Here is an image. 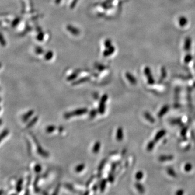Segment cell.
<instances>
[{
	"label": "cell",
	"instance_id": "obj_1",
	"mask_svg": "<svg viewBox=\"0 0 195 195\" xmlns=\"http://www.w3.org/2000/svg\"><path fill=\"white\" fill-rule=\"evenodd\" d=\"M87 112H88V109L86 108L77 109L73 111L65 113L64 114V117L66 119H68L72 118V117L82 116V115H84L85 114L87 113Z\"/></svg>",
	"mask_w": 195,
	"mask_h": 195
},
{
	"label": "cell",
	"instance_id": "obj_2",
	"mask_svg": "<svg viewBox=\"0 0 195 195\" xmlns=\"http://www.w3.org/2000/svg\"><path fill=\"white\" fill-rule=\"evenodd\" d=\"M108 99V96L105 94L101 96V99L99 102L98 107V112L100 114H104L106 110V103Z\"/></svg>",
	"mask_w": 195,
	"mask_h": 195
},
{
	"label": "cell",
	"instance_id": "obj_3",
	"mask_svg": "<svg viewBox=\"0 0 195 195\" xmlns=\"http://www.w3.org/2000/svg\"><path fill=\"white\" fill-rule=\"evenodd\" d=\"M35 142H36L37 145V152H38V153L43 157H45V158L48 157L49 156L48 153L42 148V147L40 145L39 143H38L37 140H36V139H35Z\"/></svg>",
	"mask_w": 195,
	"mask_h": 195
},
{
	"label": "cell",
	"instance_id": "obj_4",
	"mask_svg": "<svg viewBox=\"0 0 195 195\" xmlns=\"http://www.w3.org/2000/svg\"><path fill=\"white\" fill-rule=\"evenodd\" d=\"M124 138L123 129L122 127H119L116 132V139L118 141H121Z\"/></svg>",
	"mask_w": 195,
	"mask_h": 195
},
{
	"label": "cell",
	"instance_id": "obj_5",
	"mask_svg": "<svg viewBox=\"0 0 195 195\" xmlns=\"http://www.w3.org/2000/svg\"><path fill=\"white\" fill-rule=\"evenodd\" d=\"M166 134L165 130H162L159 131H158L155 137H154V141L155 142H157L159 141L162 138H163L164 136H165Z\"/></svg>",
	"mask_w": 195,
	"mask_h": 195
},
{
	"label": "cell",
	"instance_id": "obj_6",
	"mask_svg": "<svg viewBox=\"0 0 195 195\" xmlns=\"http://www.w3.org/2000/svg\"><path fill=\"white\" fill-rule=\"evenodd\" d=\"M169 110V107L168 105H166L163 106L162 108L161 109V110L159 111V113H158V117L159 118L163 117L164 115H165L168 112Z\"/></svg>",
	"mask_w": 195,
	"mask_h": 195
},
{
	"label": "cell",
	"instance_id": "obj_7",
	"mask_svg": "<svg viewBox=\"0 0 195 195\" xmlns=\"http://www.w3.org/2000/svg\"><path fill=\"white\" fill-rule=\"evenodd\" d=\"M145 74L147 76V78H148V82L149 84H153L154 82H155V81L153 79V77L151 75V74L150 71V69L148 68H146L145 69Z\"/></svg>",
	"mask_w": 195,
	"mask_h": 195
},
{
	"label": "cell",
	"instance_id": "obj_8",
	"mask_svg": "<svg viewBox=\"0 0 195 195\" xmlns=\"http://www.w3.org/2000/svg\"><path fill=\"white\" fill-rule=\"evenodd\" d=\"M101 148V143L100 141H96L94 144L93 148H92V152L94 154L99 153V151L100 150Z\"/></svg>",
	"mask_w": 195,
	"mask_h": 195
},
{
	"label": "cell",
	"instance_id": "obj_9",
	"mask_svg": "<svg viewBox=\"0 0 195 195\" xmlns=\"http://www.w3.org/2000/svg\"><path fill=\"white\" fill-rule=\"evenodd\" d=\"M107 183V180L106 179H103L100 182V185H99V189L101 193H104L105 190L106 189V185Z\"/></svg>",
	"mask_w": 195,
	"mask_h": 195
},
{
	"label": "cell",
	"instance_id": "obj_10",
	"mask_svg": "<svg viewBox=\"0 0 195 195\" xmlns=\"http://www.w3.org/2000/svg\"><path fill=\"white\" fill-rule=\"evenodd\" d=\"M173 159V156L172 155H163L159 157V161L163 162L172 161Z\"/></svg>",
	"mask_w": 195,
	"mask_h": 195
},
{
	"label": "cell",
	"instance_id": "obj_11",
	"mask_svg": "<svg viewBox=\"0 0 195 195\" xmlns=\"http://www.w3.org/2000/svg\"><path fill=\"white\" fill-rule=\"evenodd\" d=\"M144 116L145 118L148 120L151 123H154L155 122V119L153 118V117L148 112H145L144 114Z\"/></svg>",
	"mask_w": 195,
	"mask_h": 195
},
{
	"label": "cell",
	"instance_id": "obj_12",
	"mask_svg": "<svg viewBox=\"0 0 195 195\" xmlns=\"http://www.w3.org/2000/svg\"><path fill=\"white\" fill-rule=\"evenodd\" d=\"M135 187H136L137 190L138 191L139 193H145V188L144 187L143 185H142L141 183H136L135 184Z\"/></svg>",
	"mask_w": 195,
	"mask_h": 195
},
{
	"label": "cell",
	"instance_id": "obj_13",
	"mask_svg": "<svg viewBox=\"0 0 195 195\" xmlns=\"http://www.w3.org/2000/svg\"><path fill=\"white\" fill-rule=\"evenodd\" d=\"M155 145V141H149L148 143V145H147V146H146V150L148 151H151L154 148Z\"/></svg>",
	"mask_w": 195,
	"mask_h": 195
},
{
	"label": "cell",
	"instance_id": "obj_14",
	"mask_svg": "<svg viewBox=\"0 0 195 195\" xmlns=\"http://www.w3.org/2000/svg\"><path fill=\"white\" fill-rule=\"evenodd\" d=\"M85 168V164H79L78 165H77L75 168V172L77 173L80 172L84 170V169Z\"/></svg>",
	"mask_w": 195,
	"mask_h": 195
},
{
	"label": "cell",
	"instance_id": "obj_15",
	"mask_svg": "<svg viewBox=\"0 0 195 195\" xmlns=\"http://www.w3.org/2000/svg\"><path fill=\"white\" fill-rule=\"evenodd\" d=\"M56 126L54 125H49L46 128V132L48 134H51L56 130Z\"/></svg>",
	"mask_w": 195,
	"mask_h": 195
},
{
	"label": "cell",
	"instance_id": "obj_16",
	"mask_svg": "<svg viewBox=\"0 0 195 195\" xmlns=\"http://www.w3.org/2000/svg\"><path fill=\"white\" fill-rule=\"evenodd\" d=\"M98 112V110H96V109H93L90 111L89 113V117L91 119H93L96 117L97 114Z\"/></svg>",
	"mask_w": 195,
	"mask_h": 195
},
{
	"label": "cell",
	"instance_id": "obj_17",
	"mask_svg": "<svg viewBox=\"0 0 195 195\" xmlns=\"http://www.w3.org/2000/svg\"><path fill=\"white\" fill-rule=\"evenodd\" d=\"M106 163V159H103V161H101L100 164H99V168H98V172L99 173L100 172L101 173V171L103 170L104 169V166L105 165Z\"/></svg>",
	"mask_w": 195,
	"mask_h": 195
},
{
	"label": "cell",
	"instance_id": "obj_18",
	"mask_svg": "<svg viewBox=\"0 0 195 195\" xmlns=\"http://www.w3.org/2000/svg\"><path fill=\"white\" fill-rule=\"evenodd\" d=\"M144 173L141 171H139L136 173L135 177L137 180H141L142 178H143Z\"/></svg>",
	"mask_w": 195,
	"mask_h": 195
},
{
	"label": "cell",
	"instance_id": "obj_19",
	"mask_svg": "<svg viewBox=\"0 0 195 195\" xmlns=\"http://www.w3.org/2000/svg\"><path fill=\"white\" fill-rule=\"evenodd\" d=\"M167 172L169 175L171 176V177H175L177 176V174L176 173L175 171L172 169V168H169L167 170Z\"/></svg>",
	"mask_w": 195,
	"mask_h": 195
},
{
	"label": "cell",
	"instance_id": "obj_20",
	"mask_svg": "<svg viewBox=\"0 0 195 195\" xmlns=\"http://www.w3.org/2000/svg\"><path fill=\"white\" fill-rule=\"evenodd\" d=\"M127 78L128 80L132 84H136L137 82L136 79L133 76H132L130 74H127Z\"/></svg>",
	"mask_w": 195,
	"mask_h": 195
},
{
	"label": "cell",
	"instance_id": "obj_21",
	"mask_svg": "<svg viewBox=\"0 0 195 195\" xmlns=\"http://www.w3.org/2000/svg\"><path fill=\"white\" fill-rule=\"evenodd\" d=\"M192 168H193V165L191 163H186L184 166V170L186 172H189L192 170Z\"/></svg>",
	"mask_w": 195,
	"mask_h": 195
},
{
	"label": "cell",
	"instance_id": "obj_22",
	"mask_svg": "<svg viewBox=\"0 0 195 195\" xmlns=\"http://www.w3.org/2000/svg\"><path fill=\"white\" fill-rule=\"evenodd\" d=\"M33 113H34V111H33V110L30 111L28 112L26 114L25 116H23V120H27V119L30 118V117L32 116Z\"/></svg>",
	"mask_w": 195,
	"mask_h": 195
},
{
	"label": "cell",
	"instance_id": "obj_23",
	"mask_svg": "<svg viewBox=\"0 0 195 195\" xmlns=\"http://www.w3.org/2000/svg\"><path fill=\"white\" fill-rule=\"evenodd\" d=\"M38 117L36 116L35 117H34V118L32 120V121L30 122V123L28 124V127H30L31 126H32L33 125H34L37 122V120H38Z\"/></svg>",
	"mask_w": 195,
	"mask_h": 195
},
{
	"label": "cell",
	"instance_id": "obj_24",
	"mask_svg": "<svg viewBox=\"0 0 195 195\" xmlns=\"http://www.w3.org/2000/svg\"><path fill=\"white\" fill-rule=\"evenodd\" d=\"M108 180L109 182L111 183H113L114 180V176L113 172H111L109 174L108 176Z\"/></svg>",
	"mask_w": 195,
	"mask_h": 195
},
{
	"label": "cell",
	"instance_id": "obj_25",
	"mask_svg": "<svg viewBox=\"0 0 195 195\" xmlns=\"http://www.w3.org/2000/svg\"><path fill=\"white\" fill-rule=\"evenodd\" d=\"M34 170L37 173H40L42 170V167L40 164L36 165L34 168Z\"/></svg>",
	"mask_w": 195,
	"mask_h": 195
},
{
	"label": "cell",
	"instance_id": "obj_26",
	"mask_svg": "<svg viewBox=\"0 0 195 195\" xmlns=\"http://www.w3.org/2000/svg\"><path fill=\"white\" fill-rule=\"evenodd\" d=\"M117 167L116 163H113L111 165V172H113L114 171L116 170Z\"/></svg>",
	"mask_w": 195,
	"mask_h": 195
},
{
	"label": "cell",
	"instance_id": "obj_27",
	"mask_svg": "<svg viewBox=\"0 0 195 195\" xmlns=\"http://www.w3.org/2000/svg\"><path fill=\"white\" fill-rule=\"evenodd\" d=\"M184 190H179L176 192V194L177 195H182L184 194Z\"/></svg>",
	"mask_w": 195,
	"mask_h": 195
},
{
	"label": "cell",
	"instance_id": "obj_28",
	"mask_svg": "<svg viewBox=\"0 0 195 195\" xmlns=\"http://www.w3.org/2000/svg\"><path fill=\"white\" fill-rule=\"evenodd\" d=\"M186 132H187V128H184L183 130L182 131V132H181V135L182 136H185V134H186Z\"/></svg>",
	"mask_w": 195,
	"mask_h": 195
},
{
	"label": "cell",
	"instance_id": "obj_29",
	"mask_svg": "<svg viewBox=\"0 0 195 195\" xmlns=\"http://www.w3.org/2000/svg\"><path fill=\"white\" fill-rule=\"evenodd\" d=\"M93 179H94V176H92V177H91L90 178V179L89 180V181L87 182V186H89V185L90 184V183H91L92 182V180H93Z\"/></svg>",
	"mask_w": 195,
	"mask_h": 195
},
{
	"label": "cell",
	"instance_id": "obj_30",
	"mask_svg": "<svg viewBox=\"0 0 195 195\" xmlns=\"http://www.w3.org/2000/svg\"><path fill=\"white\" fill-rule=\"evenodd\" d=\"M98 185H97L96 184H94V186H93V190L94 191V193H95V192H96V191H97V190H98Z\"/></svg>",
	"mask_w": 195,
	"mask_h": 195
},
{
	"label": "cell",
	"instance_id": "obj_31",
	"mask_svg": "<svg viewBox=\"0 0 195 195\" xmlns=\"http://www.w3.org/2000/svg\"><path fill=\"white\" fill-rule=\"evenodd\" d=\"M63 129H64L63 127L61 126V127H60L59 128V132H62V130H63Z\"/></svg>",
	"mask_w": 195,
	"mask_h": 195
}]
</instances>
